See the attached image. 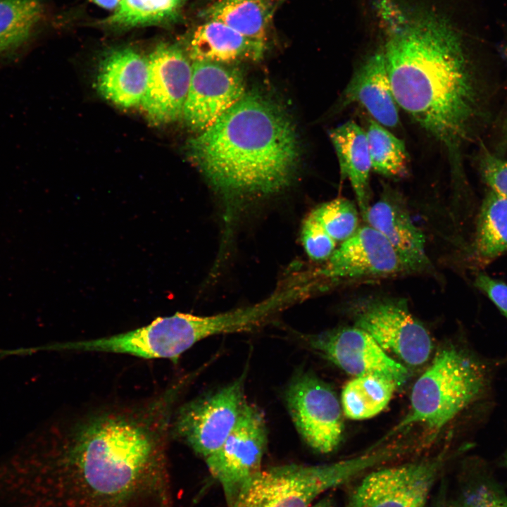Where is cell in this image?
Instances as JSON below:
<instances>
[{
  "mask_svg": "<svg viewBox=\"0 0 507 507\" xmlns=\"http://www.w3.org/2000/svg\"><path fill=\"white\" fill-rule=\"evenodd\" d=\"M442 456L373 470L354 489L348 507H424Z\"/></svg>",
  "mask_w": 507,
  "mask_h": 507,
  "instance_id": "cell-13",
  "label": "cell"
},
{
  "mask_svg": "<svg viewBox=\"0 0 507 507\" xmlns=\"http://www.w3.org/2000/svg\"><path fill=\"white\" fill-rule=\"evenodd\" d=\"M265 49L264 42L246 37L220 22L206 20L188 35L184 51L192 62L227 64L258 61Z\"/></svg>",
  "mask_w": 507,
  "mask_h": 507,
  "instance_id": "cell-19",
  "label": "cell"
},
{
  "mask_svg": "<svg viewBox=\"0 0 507 507\" xmlns=\"http://www.w3.org/2000/svg\"><path fill=\"white\" fill-rule=\"evenodd\" d=\"M301 239L308 257L321 263L327 260L337 247V242L310 213L301 227Z\"/></svg>",
  "mask_w": 507,
  "mask_h": 507,
  "instance_id": "cell-28",
  "label": "cell"
},
{
  "mask_svg": "<svg viewBox=\"0 0 507 507\" xmlns=\"http://www.w3.org/2000/svg\"><path fill=\"white\" fill-rule=\"evenodd\" d=\"M396 387L395 382L381 377H355L342 389V411L352 420L373 418L389 404Z\"/></svg>",
  "mask_w": 507,
  "mask_h": 507,
  "instance_id": "cell-24",
  "label": "cell"
},
{
  "mask_svg": "<svg viewBox=\"0 0 507 507\" xmlns=\"http://www.w3.org/2000/svg\"><path fill=\"white\" fill-rule=\"evenodd\" d=\"M246 371L228 384L177 408L171 436L204 459L218 449L233 430L246 403Z\"/></svg>",
  "mask_w": 507,
  "mask_h": 507,
  "instance_id": "cell-6",
  "label": "cell"
},
{
  "mask_svg": "<svg viewBox=\"0 0 507 507\" xmlns=\"http://www.w3.org/2000/svg\"><path fill=\"white\" fill-rule=\"evenodd\" d=\"M355 326L407 365H421L431 355L428 331L400 300L376 299L365 303L355 315Z\"/></svg>",
  "mask_w": 507,
  "mask_h": 507,
  "instance_id": "cell-11",
  "label": "cell"
},
{
  "mask_svg": "<svg viewBox=\"0 0 507 507\" xmlns=\"http://www.w3.org/2000/svg\"><path fill=\"white\" fill-rule=\"evenodd\" d=\"M308 348L355 377L377 376L398 387L406 382L408 373L363 330L354 326L336 328L303 338Z\"/></svg>",
  "mask_w": 507,
  "mask_h": 507,
  "instance_id": "cell-12",
  "label": "cell"
},
{
  "mask_svg": "<svg viewBox=\"0 0 507 507\" xmlns=\"http://www.w3.org/2000/svg\"><path fill=\"white\" fill-rule=\"evenodd\" d=\"M462 507H507V499L484 487L471 494Z\"/></svg>",
  "mask_w": 507,
  "mask_h": 507,
  "instance_id": "cell-31",
  "label": "cell"
},
{
  "mask_svg": "<svg viewBox=\"0 0 507 507\" xmlns=\"http://www.w3.org/2000/svg\"><path fill=\"white\" fill-rule=\"evenodd\" d=\"M365 132L372 170L387 177H406L409 171V157L404 142L373 119Z\"/></svg>",
  "mask_w": 507,
  "mask_h": 507,
  "instance_id": "cell-25",
  "label": "cell"
},
{
  "mask_svg": "<svg viewBox=\"0 0 507 507\" xmlns=\"http://www.w3.org/2000/svg\"><path fill=\"white\" fill-rule=\"evenodd\" d=\"M185 0H121L118 7L95 25L120 32L147 26H165L175 23Z\"/></svg>",
  "mask_w": 507,
  "mask_h": 507,
  "instance_id": "cell-22",
  "label": "cell"
},
{
  "mask_svg": "<svg viewBox=\"0 0 507 507\" xmlns=\"http://www.w3.org/2000/svg\"><path fill=\"white\" fill-rule=\"evenodd\" d=\"M329 137L339 162L342 180H348L361 215L370 203V174L372 164L365 130L353 120L332 129Z\"/></svg>",
  "mask_w": 507,
  "mask_h": 507,
  "instance_id": "cell-20",
  "label": "cell"
},
{
  "mask_svg": "<svg viewBox=\"0 0 507 507\" xmlns=\"http://www.w3.org/2000/svg\"><path fill=\"white\" fill-rule=\"evenodd\" d=\"M187 153L221 193L256 196L274 194L291 182L299 145L286 111L268 96L251 91L192 138Z\"/></svg>",
  "mask_w": 507,
  "mask_h": 507,
  "instance_id": "cell-3",
  "label": "cell"
},
{
  "mask_svg": "<svg viewBox=\"0 0 507 507\" xmlns=\"http://www.w3.org/2000/svg\"><path fill=\"white\" fill-rule=\"evenodd\" d=\"M149 74L147 58L130 47L107 51L101 58L96 87L106 100L123 108L140 105Z\"/></svg>",
  "mask_w": 507,
  "mask_h": 507,
  "instance_id": "cell-18",
  "label": "cell"
},
{
  "mask_svg": "<svg viewBox=\"0 0 507 507\" xmlns=\"http://www.w3.org/2000/svg\"><path fill=\"white\" fill-rule=\"evenodd\" d=\"M390 459L386 448L328 464H286L261 469L230 507H311L321 494Z\"/></svg>",
  "mask_w": 507,
  "mask_h": 507,
  "instance_id": "cell-5",
  "label": "cell"
},
{
  "mask_svg": "<svg viewBox=\"0 0 507 507\" xmlns=\"http://www.w3.org/2000/svg\"><path fill=\"white\" fill-rule=\"evenodd\" d=\"M240 73L224 64L192 62V73L182 116L198 133L213 125L244 94Z\"/></svg>",
  "mask_w": 507,
  "mask_h": 507,
  "instance_id": "cell-15",
  "label": "cell"
},
{
  "mask_svg": "<svg viewBox=\"0 0 507 507\" xmlns=\"http://www.w3.org/2000/svg\"><path fill=\"white\" fill-rule=\"evenodd\" d=\"M390 244L406 272L427 270L430 265L423 232L413 221L401 197L384 191L362 215Z\"/></svg>",
  "mask_w": 507,
  "mask_h": 507,
  "instance_id": "cell-16",
  "label": "cell"
},
{
  "mask_svg": "<svg viewBox=\"0 0 507 507\" xmlns=\"http://www.w3.org/2000/svg\"><path fill=\"white\" fill-rule=\"evenodd\" d=\"M475 284L507 318V284L484 273H480L477 275Z\"/></svg>",
  "mask_w": 507,
  "mask_h": 507,
  "instance_id": "cell-30",
  "label": "cell"
},
{
  "mask_svg": "<svg viewBox=\"0 0 507 507\" xmlns=\"http://www.w3.org/2000/svg\"><path fill=\"white\" fill-rule=\"evenodd\" d=\"M180 396L94 406L53 422L0 466L20 507H144L166 469Z\"/></svg>",
  "mask_w": 507,
  "mask_h": 507,
  "instance_id": "cell-1",
  "label": "cell"
},
{
  "mask_svg": "<svg viewBox=\"0 0 507 507\" xmlns=\"http://www.w3.org/2000/svg\"><path fill=\"white\" fill-rule=\"evenodd\" d=\"M478 168L490 191L507 197V160L492 153L482 144Z\"/></svg>",
  "mask_w": 507,
  "mask_h": 507,
  "instance_id": "cell-29",
  "label": "cell"
},
{
  "mask_svg": "<svg viewBox=\"0 0 507 507\" xmlns=\"http://www.w3.org/2000/svg\"><path fill=\"white\" fill-rule=\"evenodd\" d=\"M503 55L507 62V41L503 48ZM498 149L501 151L507 149V99L505 102L500 124V139Z\"/></svg>",
  "mask_w": 507,
  "mask_h": 507,
  "instance_id": "cell-32",
  "label": "cell"
},
{
  "mask_svg": "<svg viewBox=\"0 0 507 507\" xmlns=\"http://www.w3.org/2000/svg\"><path fill=\"white\" fill-rule=\"evenodd\" d=\"M285 401L296 429L313 450L326 454L337 447L342 408L329 384L311 373L299 372L287 387Z\"/></svg>",
  "mask_w": 507,
  "mask_h": 507,
  "instance_id": "cell-10",
  "label": "cell"
},
{
  "mask_svg": "<svg viewBox=\"0 0 507 507\" xmlns=\"http://www.w3.org/2000/svg\"><path fill=\"white\" fill-rule=\"evenodd\" d=\"M92 3L109 11H115L119 6L121 0H89Z\"/></svg>",
  "mask_w": 507,
  "mask_h": 507,
  "instance_id": "cell-33",
  "label": "cell"
},
{
  "mask_svg": "<svg viewBox=\"0 0 507 507\" xmlns=\"http://www.w3.org/2000/svg\"><path fill=\"white\" fill-rule=\"evenodd\" d=\"M474 253L482 261L507 253V197L490 190L485 196L477 220Z\"/></svg>",
  "mask_w": 507,
  "mask_h": 507,
  "instance_id": "cell-23",
  "label": "cell"
},
{
  "mask_svg": "<svg viewBox=\"0 0 507 507\" xmlns=\"http://www.w3.org/2000/svg\"><path fill=\"white\" fill-rule=\"evenodd\" d=\"M363 28L382 54L395 100L443 146L456 177L490 118L464 35L439 0H361Z\"/></svg>",
  "mask_w": 507,
  "mask_h": 507,
  "instance_id": "cell-2",
  "label": "cell"
},
{
  "mask_svg": "<svg viewBox=\"0 0 507 507\" xmlns=\"http://www.w3.org/2000/svg\"><path fill=\"white\" fill-rule=\"evenodd\" d=\"M356 104L387 128L399 125V106L381 52L370 45L341 96L340 107Z\"/></svg>",
  "mask_w": 507,
  "mask_h": 507,
  "instance_id": "cell-17",
  "label": "cell"
},
{
  "mask_svg": "<svg viewBox=\"0 0 507 507\" xmlns=\"http://www.w3.org/2000/svg\"><path fill=\"white\" fill-rule=\"evenodd\" d=\"M274 11L273 0H216L201 12V16L265 43Z\"/></svg>",
  "mask_w": 507,
  "mask_h": 507,
  "instance_id": "cell-21",
  "label": "cell"
},
{
  "mask_svg": "<svg viewBox=\"0 0 507 507\" xmlns=\"http://www.w3.org/2000/svg\"><path fill=\"white\" fill-rule=\"evenodd\" d=\"M194 346L189 313L157 318L150 324L129 332L97 339L46 344L34 351H83L123 353L139 358H167L176 363Z\"/></svg>",
  "mask_w": 507,
  "mask_h": 507,
  "instance_id": "cell-8",
  "label": "cell"
},
{
  "mask_svg": "<svg viewBox=\"0 0 507 507\" xmlns=\"http://www.w3.org/2000/svg\"><path fill=\"white\" fill-rule=\"evenodd\" d=\"M147 61L148 80L140 104L142 111L154 124L175 121L182 116L192 73L191 60L180 46L161 42Z\"/></svg>",
  "mask_w": 507,
  "mask_h": 507,
  "instance_id": "cell-14",
  "label": "cell"
},
{
  "mask_svg": "<svg viewBox=\"0 0 507 507\" xmlns=\"http://www.w3.org/2000/svg\"><path fill=\"white\" fill-rule=\"evenodd\" d=\"M311 507H334L332 501L330 498H324L317 503H314Z\"/></svg>",
  "mask_w": 507,
  "mask_h": 507,
  "instance_id": "cell-34",
  "label": "cell"
},
{
  "mask_svg": "<svg viewBox=\"0 0 507 507\" xmlns=\"http://www.w3.org/2000/svg\"><path fill=\"white\" fill-rule=\"evenodd\" d=\"M267 444L264 415L258 408L246 402L223 444L204 459L211 475L222 487L227 507L242 487L262 469Z\"/></svg>",
  "mask_w": 507,
  "mask_h": 507,
  "instance_id": "cell-9",
  "label": "cell"
},
{
  "mask_svg": "<svg viewBox=\"0 0 507 507\" xmlns=\"http://www.w3.org/2000/svg\"><path fill=\"white\" fill-rule=\"evenodd\" d=\"M320 263L312 270L320 292L406 273L390 244L368 225L359 227Z\"/></svg>",
  "mask_w": 507,
  "mask_h": 507,
  "instance_id": "cell-7",
  "label": "cell"
},
{
  "mask_svg": "<svg viewBox=\"0 0 507 507\" xmlns=\"http://www.w3.org/2000/svg\"><path fill=\"white\" fill-rule=\"evenodd\" d=\"M489 383L488 368L479 358L453 346L441 349L415 382L409 412L397 430L420 424L440 432L483 396Z\"/></svg>",
  "mask_w": 507,
  "mask_h": 507,
  "instance_id": "cell-4",
  "label": "cell"
},
{
  "mask_svg": "<svg viewBox=\"0 0 507 507\" xmlns=\"http://www.w3.org/2000/svg\"><path fill=\"white\" fill-rule=\"evenodd\" d=\"M506 463H507V454H506Z\"/></svg>",
  "mask_w": 507,
  "mask_h": 507,
  "instance_id": "cell-35",
  "label": "cell"
},
{
  "mask_svg": "<svg viewBox=\"0 0 507 507\" xmlns=\"http://www.w3.org/2000/svg\"><path fill=\"white\" fill-rule=\"evenodd\" d=\"M43 15L42 0H0V53L24 44Z\"/></svg>",
  "mask_w": 507,
  "mask_h": 507,
  "instance_id": "cell-26",
  "label": "cell"
},
{
  "mask_svg": "<svg viewBox=\"0 0 507 507\" xmlns=\"http://www.w3.org/2000/svg\"><path fill=\"white\" fill-rule=\"evenodd\" d=\"M310 214L337 242L347 239L359 227V213L356 204L344 197L323 203Z\"/></svg>",
  "mask_w": 507,
  "mask_h": 507,
  "instance_id": "cell-27",
  "label": "cell"
}]
</instances>
